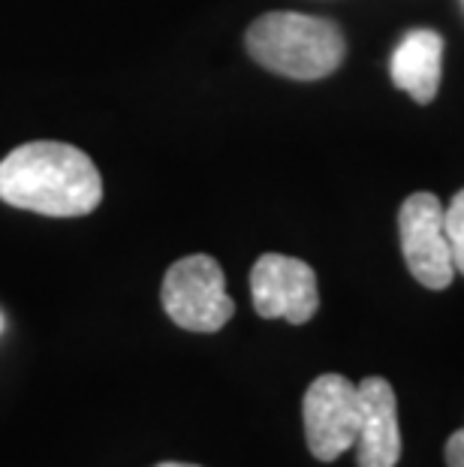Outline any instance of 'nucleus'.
I'll list each match as a JSON object with an SVG mask.
<instances>
[{"mask_svg": "<svg viewBox=\"0 0 464 467\" xmlns=\"http://www.w3.org/2000/svg\"><path fill=\"white\" fill-rule=\"evenodd\" d=\"M0 200L46 217H82L100 205L103 178L82 148L27 142L0 161Z\"/></svg>", "mask_w": 464, "mask_h": 467, "instance_id": "f257e3e1", "label": "nucleus"}, {"mask_svg": "<svg viewBox=\"0 0 464 467\" xmlns=\"http://www.w3.org/2000/svg\"><path fill=\"white\" fill-rule=\"evenodd\" d=\"M248 52L272 73L314 82L332 76L347 55L338 25L302 13H265L248 27Z\"/></svg>", "mask_w": 464, "mask_h": 467, "instance_id": "f03ea898", "label": "nucleus"}, {"mask_svg": "<svg viewBox=\"0 0 464 467\" xmlns=\"http://www.w3.org/2000/svg\"><path fill=\"white\" fill-rule=\"evenodd\" d=\"M163 311L187 332H221L232 320L235 302L226 293L223 268L214 256L193 254L172 263L163 277Z\"/></svg>", "mask_w": 464, "mask_h": 467, "instance_id": "7ed1b4c3", "label": "nucleus"}, {"mask_svg": "<svg viewBox=\"0 0 464 467\" xmlns=\"http://www.w3.org/2000/svg\"><path fill=\"white\" fill-rule=\"evenodd\" d=\"M304 416V441L317 462L341 459L350 446H356L359 437V386L350 383L341 374H323L317 377L302 404Z\"/></svg>", "mask_w": 464, "mask_h": 467, "instance_id": "20e7f679", "label": "nucleus"}, {"mask_svg": "<svg viewBox=\"0 0 464 467\" xmlns=\"http://www.w3.org/2000/svg\"><path fill=\"white\" fill-rule=\"evenodd\" d=\"M398 235L410 275L426 290H447L456 277V265L443 233V205L438 196L428 191L407 196L398 212Z\"/></svg>", "mask_w": 464, "mask_h": 467, "instance_id": "39448f33", "label": "nucleus"}, {"mask_svg": "<svg viewBox=\"0 0 464 467\" xmlns=\"http://www.w3.org/2000/svg\"><path fill=\"white\" fill-rule=\"evenodd\" d=\"M251 299L263 320L308 323L320 307L317 275L304 260L263 254L251 268Z\"/></svg>", "mask_w": 464, "mask_h": 467, "instance_id": "423d86ee", "label": "nucleus"}, {"mask_svg": "<svg viewBox=\"0 0 464 467\" xmlns=\"http://www.w3.org/2000/svg\"><path fill=\"white\" fill-rule=\"evenodd\" d=\"M359 467H395L401 459L398 404L395 389L383 377H365L359 383Z\"/></svg>", "mask_w": 464, "mask_h": 467, "instance_id": "0eeeda50", "label": "nucleus"}, {"mask_svg": "<svg viewBox=\"0 0 464 467\" xmlns=\"http://www.w3.org/2000/svg\"><path fill=\"white\" fill-rule=\"evenodd\" d=\"M443 36L431 27H413L401 36L389 57V76L395 88L410 94L413 100L428 106L440 88Z\"/></svg>", "mask_w": 464, "mask_h": 467, "instance_id": "6e6552de", "label": "nucleus"}, {"mask_svg": "<svg viewBox=\"0 0 464 467\" xmlns=\"http://www.w3.org/2000/svg\"><path fill=\"white\" fill-rule=\"evenodd\" d=\"M443 233H447L449 242L452 265H456V272L464 275V191L452 196L449 208L443 212Z\"/></svg>", "mask_w": 464, "mask_h": 467, "instance_id": "1a4fd4ad", "label": "nucleus"}, {"mask_svg": "<svg viewBox=\"0 0 464 467\" xmlns=\"http://www.w3.org/2000/svg\"><path fill=\"white\" fill-rule=\"evenodd\" d=\"M443 459H447L449 467H464V429H459L456 434L447 441V450H443Z\"/></svg>", "mask_w": 464, "mask_h": 467, "instance_id": "9d476101", "label": "nucleus"}, {"mask_svg": "<svg viewBox=\"0 0 464 467\" xmlns=\"http://www.w3.org/2000/svg\"><path fill=\"white\" fill-rule=\"evenodd\" d=\"M157 467H200V464H181V462H163V464H157Z\"/></svg>", "mask_w": 464, "mask_h": 467, "instance_id": "9b49d317", "label": "nucleus"}, {"mask_svg": "<svg viewBox=\"0 0 464 467\" xmlns=\"http://www.w3.org/2000/svg\"><path fill=\"white\" fill-rule=\"evenodd\" d=\"M461 9H464V0H461Z\"/></svg>", "mask_w": 464, "mask_h": 467, "instance_id": "f8f14e48", "label": "nucleus"}, {"mask_svg": "<svg viewBox=\"0 0 464 467\" xmlns=\"http://www.w3.org/2000/svg\"><path fill=\"white\" fill-rule=\"evenodd\" d=\"M0 326H4V320H0Z\"/></svg>", "mask_w": 464, "mask_h": 467, "instance_id": "ddd939ff", "label": "nucleus"}]
</instances>
